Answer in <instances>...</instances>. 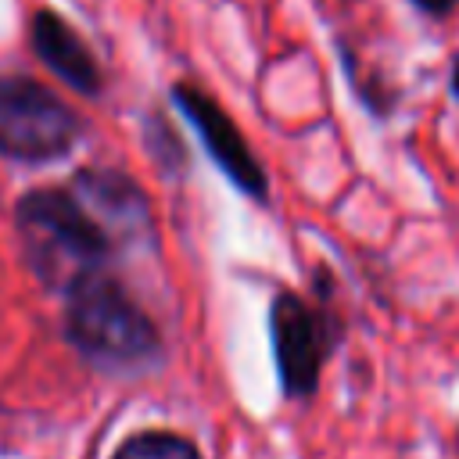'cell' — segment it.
Returning a JSON list of instances; mask_svg holds the SVG:
<instances>
[{
    "label": "cell",
    "instance_id": "obj_2",
    "mask_svg": "<svg viewBox=\"0 0 459 459\" xmlns=\"http://www.w3.org/2000/svg\"><path fill=\"white\" fill-rule=\"evenodd\" d=\"M65 298V333L86 359L133 366L158 351L154 323L108 273L82 276Z\"/></svg>",
    "mask_w": 459,
    "mask_h": 459
},
{
    "label": "cell",
    "instance_id": "obj_6",
    "mask_svg": "<svg viewBox=\"0 0 459 459\" xmlns=\"http://www.w3.org/2000/svg\"><path fill=\"white\" fill-rule=\"evenodd\" d=\"M72 194L90 208V215L104 226V233L115 244L147 226V201L118 172H82L75 176Z\"/></svg>",
    "mask_w": 459,
    "mask_h": 459
},
{
    "label": "cell",
    "instance_id": "obj_7",
    "mask_svg": "<svg viewBox=\"0 0 459 459\" xmlns=\"http://www.w3.org/2000/svg\"><path fill=\"white\" fill-rule=\"evenodd\" d=\"M32 47L39 61L57 72L72 90L79 93H97L100 90V68L90 47L79 39V32L54 11H39L32 18Z\"/></svg>",
    "mask_w": 459,
    "mask_h": 459
},
{
    "label": "cell",
    "instance_id": "obj_3",
    "mask_svg": "<svg viewBox=\"0 0 459 459\" xmlns=\"http://www.w3.org/2000/svg\"><path fill=\"white\" fill-rule=\"evenodd\" d=\"M82 133L79 115L43 82L0 75V151L22 161H50Z\"/></svg>",
    "mask_w": 459,
    "mask_h": 459
},
{
    "label": "cell",
    "instance_id": "obj_10",
    "mask_svg": "<svg viewBox=\"0 0 459 459\" xmlns=\"http://www.w3.org/2000/svg\"><path fill=\"white\" fill-rule=\"evenodd\" d=\"M448 90H452V97L459 100V57L452 61V75H448Z\"/></svg>",
    "mask_w": 459,
    "mask_h": 459
},
{
    "label": "cell",
    "instance_id": "obj_4",
    "mask_svg": "<svg viewBox=\"0 0 459 459\" xmlns=\"http://www.w3.org/2000/svg\"><path fill=\"white\" fill-rule=\"evenodd\" d=\"M269 326H273V355H276L283 394L290 398L312 394L337 337L330 316L323 308H312L305 298L283 290L273 301Z\"/></svg>",
    "mask_w": 459,
    "mask_h": 459
},
{
    "label": "cell",
    "instance_id": "obj_9",
    "mask_svg": "<svg viewBox=\"0 0 459 459\" xmlns=\"http://www.w3.org/2000/svg\"><path fill=\"white\" fill-rule=\"evenodd\" d=\"M423 14H430V18H445V14H452L455 11V4L459 0H412Z\"/></svg>",
    "mask_w": 459,
    "mask_h": 459
},
{
    "label": "cell",
    "instance_id": "obj_1",
    "mask_svg": "<svg viewBox=\"0 0 459 459\" xmlns=\"http://www.w3.org/2000/svg\"><path fill=\"white\" fill-rule=\"evenodd\" d=\"M18 230L25 240V258L47 287L68 290L90 273H104L115 240L90 215V208L68 190H29L18 208Z\"/></svg>",
    "mask_w": 459,
    "mask_h": 459
},
{
    "label": "cell",
    "instance_id": "obj_8",
    "mask_svg": "<svg viewBox=\"0 0 459 459\" xmlns=\"http://www.w3.org/2000/svg\"><path fill=\"white\" fill-rule=\"evenodd\" d=\"M111 459H201L197 448L169 430H143L122 441V448Z\"/></svg>",
    "mask_w": 459,
    "mask_h": 459
},
{
    "label": "cell",
    "instance_id": "obj_5",
    "mask_svg": "<svg viewBox=\"0 0 459 459\" xmlns=\"http://www.w3.org/2000/svg\"><path fill=\"white\" fill-rule=\"evenodd\" d=\"M172 97H176L179 111L190 118V126L197 129V136H201V143L208 147V154L215 158V165H219L240 190H247L251 197H265V172H262L258 158L251 154L247 140L240 136V129L230 122V115H226L204 90L186 86V82H179V86L172 90Z\"/></svg>",
    "mask_w": 459,
    "mask_h": 459
}]
</instances>
